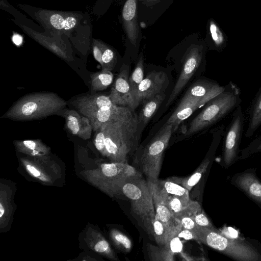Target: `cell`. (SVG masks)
<instances>
[{
	"label": "cell",
	"mask_w": 261,
	"mask_h": 261,
	"mask_svg": "<svg viewBox=\"0 0 261 261\" xmlns=\"http://www.w3.org/2000/svg\"><path fill=\"white\" fill-rule=\"evenodd\" d=\"M176 234L175 231L155 216L152 222V234L159 246H164L168 244Z\"/></svg>",
	"instance_id": "603a6c76"
},
{
	"label": "cell",
	"mask_w": 261,
	"mask_h": 261,
	"mask_svg": "<svg viewBox=\"0 0 261 261\" xmlns=\"http://www.w3.org/2000/svg\"><path fill=\"white\" fill-rule=\"evenodd\" d=\"M139 125L138 116L129 108L102 124L95 133L104 138L105 156L112 162L128 163L138 149Z\"/></svg>",
	"instance_id": "6da1fadb"
},
{
	"label": "cell",
	"mask_w": 261,
	"mask_h": 261,
	"mask_svg": "<svg viewBox=\"0 0 261 261\" xmlns=\"http://www.w3.org/2000/svg\"><path fill=\"white\" fill-rule=\"evenodd\" d=\"M261 152V133L245 148L240 150L239 159L243 160Z\"/></svg>",
	"instance_id": "4dcf8cb0"
},
{
	"label": "cell",
	"mask_w": 261,
	"mask_h": 261,
	"mask_svg": "<svg viewBox=\"0 0 261 261\" xmlns=\"http://www.w3.org/2000/svg\"><path fill=\"white\" fill-rule=\"evenodd\" d=\"M225 88V86H221L215 81L202 80L192 85L182 98H206L211 99L221 93Z\"/></svg>",
	"instance_id": "e0dca14e"
},
{
	"label": "cell",
	"mask_w": 261,
	"mask_h": 261,
	"mask_svg": "<svg viewBox=\"0 0 261 261\" xmlns=\"http://www.w3.org/2000/svg\"><path fill=\"white\" fill-rule=\"evenodd\" d=\"M170 250L174 253L180 252L182 248V244L179 238L177 236L174 237L168 243Z\"/></svg>",
	"instance_id": "e575fe53"
},
{
	"label": "cell",
	"mask_w": 261,
	"mask_h": 261,
	"mask_svg": "<svg viewBox=\"0 0 261 261\" xmlns=\"http://www.w3.org/2000/svg\"><path fill=\"white\" fill-rule=\"evenodd\" d=\"M210 100L206 98H182L166 123L171 124L173 132L175 131L182 121L190 116L197 109L206 105Z\"/></svg>",
	"instance_id": "9a60e30c"
},
{
	"label": "cell",
	"mask_w": 261,
	"mask_h": 261,
	"mask_svg": "<svg viewBox=\"0 0 261 261\" xmlns=\"http://www.w3.org/2000/svg\"><path fill=\"white\" fill-rule=\"evenodd\" d=\"M151 183L160 193L166 197L176 196L190 198L189 191L180 184L178 177H174L162 180L158 179L156 182Z\"/></svg>",
	"instance_id": "ffe728a7"
},
{
	"label": "cell",
	"mask_w": 261,
	"mask_h": 261,
	"mask_svg": "<svg viewBox=\"0 0 261 261\" xmlns=\"http://www.w3.org/2000/svg\"><path fill=\"white\" fill-rule=\"evenodd\" d=\"M173 132V125L165 123L144 148L135 153L133 167L151 182L158 180L162 156Z\"/></svg>",
	"instance_id": "52a82bcc"
},
{
	"label": "cell",
	"mask_w": 261,
	"mask_h": 261,
	"mask_svg": "<svg viewBox=\"0 0 261 261\" xmlns=\"http://www.w3.org/2000/svg\"><path fill=\"white\" fill-rule=\"evenodd\" d=\"M194 201L190 198L173 196L168 198V205L174 217L187 209Z\"/></svg>",
	"instance_id": "83f0119b"
},
{
	"label": "cell",
	"mask_w": 261,
	"mask_h": 261,
	"mask_svg": "<svg viewBox=\"0 0 261 261\" xmlns=\"http://www.w3.org/2000/svg\"><path fill=\"white\" fill-rule=\"evenodd\" d=\"M129 67L123 64L111 88L109 97L112 102L118 106L134 110V99L128 82Z\"/></svg>",
	"instance_id": "7c38bea8"
},
{
	"label": "cell",
	"mask_w": 261,
	"mask_h": 261,
	"mask_svg": "<svg viewBox=\"0 0 261 261\" xmlns=\"http://www.w3.org/2000/svg\"><path fill=\"white\" fill-rule=\"evenodd\" d=\"M201 61L202 54L197 48H194L189 52L174 88L167 100L166 107L170 105L187 85L198 69Z\"/></svg>",
	"instance_id": "5bb4252c"
},
{
	"label": "cell",
	"mask_w": 261,
	"mask_h": 261,
	"mask_svg": "<svg viewBox=\"0 0 261 261\" xmlns=\"http://www.w3.org/2000/svg\"><path fill=\"white\" fill-rule=\"evenodd\" d=\"M143 76V56L141 55L140 56V58L138 60L136 67L134 71L132 73L131 75L129 76L128 79L130 91L133 97V99L139 84L144 79Z\"/></svg>",
	"instance_id": "484cf974"
},
{
	"label": "cell",
	"mask_w": 261,
	"mask_h": 261,
	"mask_svg": "<svg viewBox=\"0 0 261 261\" xmlns=\"http://www.w3.org/2000/svg\"><path fill=\"white\" fill-rule=\"evenodd\" d=\"M152 189L153 200L155 216L177 233L181 228L168 205V198L161 194L150 182Z\"/></svg>",
	"instance_id": "2e32d148"
},
{
	"label": "cell",
	"mask_w": 261,
	"mask_h": 261,
	"mask_svg": "<svg viewBox=\"0 0 261 261\" xmlns=\"http://www.w3.org/2000/svg\"><path fill=\"white\" fill-rule=\"evenodd\" d=\"M193 217L197 226L211 228H214L202 210L193 215Z\"/></svg>",
	"instance_id": "d6a6232c"
},
{
	"label": "cell",
	"mask_w": 261,
	"mask_h": 261,
	"mask_svg": "<svg viewBox=\"0 0 261 261\" xmlns=\"http://www.w3.org/2000/svg\"><path fill=\"white\" fill-rule=\"evenodd\" d=\"M196 241L239 261H261L258 246L247 240L233 239L223 234L216 228L197 226Z\"/></svg>",
	"instance_id": "277c9868"
},
{
	"label": "cell",
	"mask_w": 261,
	"mask_h": 261,
	"mask_svg": "<svg viewBox=\"0 0 261 261\" xmlns=\"http://www.w3.org/2000/svg\"><path fill=\"white\" fill-rule=\"evenodd\" d=\"M139 172L128 163L112 162L101 164L87 174L89 180L110 196L122 195L125 182Z\"/></svg>",
	"instance_id": "ba28073f"
},
{
	"label": "cell",
	"mask_w": 261,
	"mask_h": 261,
	"mask_svg": "<svg viewBox=\"0 0 261 261\" xmlns=\"http://www.w3.org/2000/svg\"><path fill=\"white\" fill-rule=\"evenodd\" d=\"M122 192L130 202L132 212L140 219L146 230L152 234L155 211L150 182L138 173L127 179Z\"/></svg>",
	"instance_id": "8992f818"
},
{
	"label": "cell",
	"mask_w": 261,
	"mask_h": 261,
	"mask_svg": "<svg viewBox=\"0 0 261 261\" xmlns=\"http://www.w3.org/2000/svg\"><path fill=\"white\" fill-rule=\"evenodd\" d=\"M176 236L178 238H184L186 240H196V235L195 230L181 228Z\"/></svg>",
	"instance_id": "d590c367"
},
{
	"label": "cell",
	"mask_w": 261,
	"mask_h": 261,
	"mask_svg": "<svg viewBox=\"0 0 261 261\" xmlns=\"http://www.w3.org/2000/svg\"><path fill=\"white\" fill-rule=\"evenodd\" d=\"M104 45L99 44H95L93 46V54L95 60L100 64H101V57L102 50Z\"/></svg>",
	"instance_id": "8d00e7d4"
},
{
	"label": "cell",
	"mask_w": 261,
	"mask_h": 261,
	"mask_svg": "<svg viewBox=\"0 0 261 261\" xmlns=\"http://www.w3.org/2000/svg\"><path fill=\"white\" fill-rule=\"evenodd\" d=\"M56 115L65 119V126L68 132L83 140L90 138L93 128L89 119L74 109H64Z\"/></svg>",
	"instance_id": "4fadbf2b"
},
{
	"label": "cell",
	"mask_w": 261,
	"mask_h": 261,
	"mask_svg": "<svg viewBox=\"0 0 261 261\" xmlns=\"http://www.w3.org/2000/svg\"><path fill=\"white\" fill-rule=\"evenodd\" d=\"M166 95L163 92L142 101L143 105L138 116L140 125L144 126L147 124L164 101Z\"/></svg>",
	"instance_id": "7402d4cb"
},
{
	"label": "cell",
	"mask_w": 261,
	"mask_h": 261,
	"mask_svg": "<svg viewBox=\"0 0 261 261\" xmlns=\"http://www.w3.org/2000/svg\"><path fill=\"white\" fill-rule=\"evenodd\" d=\"M241 102L240 89L230 81L221 93L206 103L184 134L190 135L208 128L232 113Z\"/></svg>",
	"instance_id": "3957f363"
},
{
	"label": "cell",
	"mask_w": 261,
	"mask_h": 261,
	"mask_svg": "<svg viewBox=\"0 0 261 261\" xmlns=\"http://www.w3.org/2000/svg\"><path fill=\"white\" fill-rule=\"evenodd\" d=\"M90 240V245L95 252L103 254L111 259L117 260V256L111 249L109 243L100 234L96 233V237H93Z\"/></svg>",
	"instance_id": "d4e9b609"
},
{
	"label": "cell",
	"mask_w": 261,
	"mask_h": 261,
	"mask_svg": "<svg viewBox=\"0 0 261 261\" xmlns=\"http://www.w3.org/2000/svg\"><path fill=\"white\" fill-rule=\"evenodd\" d=\"M167 75L163 71L150 72L138 86L134 98V110L144 100L164 92L167 86Z\"/></svg>",
	"instance_id": "30bf717a"
},
{
	"label": "cell",
	"mask_w": 261,
	"mask_h": 261,
	"mask_svg": "<svg viewBox=\"0 0 261 261\" xmlns=\"http://www.w3.org/2000/svg\"><path fill=\"white\" fill-rule=\"evenodd\" d=\"M148 251L149 257L153 260H172L173 253L170 250L168 243L157 247L149 244Z\"/></svg>",
	"instance_id": "4316f807"
},
{
	"label": "cell",
	"mask_w": 261,
	"mask_h": 261,
	"mask_svg": "<svg viewBox=\"0 0 261 261\" xmlns=\"http://www.w3.org/2000/svg\"><path fill=\"white\" fill-rule=\"evenodd\" d=\"M67 101L57 93L43 91L25 94L16 100L1 118L26 121L56 115Z\"/></svg>",
	"instance_id": "7a4b0ae2"
},
{
	"label": "cell",
	"mask_w": 261,
	"mask_h": 261,
	"mask_svg": "<svg viewBox=\"0 0 261 261\" xmlns=\"http://www.w3.org/2000/svg\"><path fill=\"white\" fill-rule=\"evenodd\" d=\"M16 150L30 156L43 158L50 153V148L40 139L15 141Z\"/></svg>",
	"instance_id": "44dd1931"
},
{
	"label": "cell",
	"mask_w": 261,
	"mask_h": 261,
	"mask_svg": "<svg viewBox=\"0 0 261 261\" xmlns=\"http://www.w3.org/2000/svg\"><path fill=\"white\" fill-rule=\"evenodd\" d=\"M122 17L128 37L135 45L138 36L137 22V0H127L122 10Z\"/></svg>",
	"instance_id": "d6986e66"
},
{
	"label": "cell",
	"mask_w": 261,
	"mask_h": 261,
	"mask_svg": "<svg viewBox=\"0 0 261 261\" xmlns=\"http://www.w3.org/2000/svg\"><path fill=\"white\" fill-rule=\"evenodd\" d=\"M245 118L241 104L232 113L231 118L223 136L222 164L227 169L239 159L240 145L244 127Z\"/></svg>",
	"instance_id": "9c48e42d"
},
{
	"label": "cell",
	"mask_w": 261,
	"mask_h": 261,
	"mask_svg": "<svg viewBox=\"0 0 261 261\" xmlns=\"http://www.w3.org/2000/svg\"><path fill=\"white\" fill-rule=\"evenodd\" d=\"M245 116L247 126L245 136L251 138L261 127V86L248 108Z\"/></svg>",
	"instance_id": "ac0fdd59"
},
{
	"label": "cell",
	"mask_w": 261,
	"mask_h": 261,
	"mask_svg": "<svg viewBox=\"0 0 261 261\" xmlns=\"http://www.w3.org/2000/svg\"><path fill=\"white\" fill-rule=\"evenodd\" d=\"M210 31L212 34V37L217 46H221L223 42V37L219 33L216 25L211 23L210 25Z\"/></svg>",
	"instance_id": "836d02e7"
},
{
	"label": "cell",
	"mask_w": 261,
	"mask_h": 261,
	"mask_svg": "<svg viewBox=\"0 0 261 261\" xmlns=\"http://www.w3.org/2000/svg\"><path fill=\"white\" fill-rule=\"evenodd\" d=\"M13 41L17 45L20 44L22 42V37L18 35L15 34L13 36Z\"/></svg>",
	"instance_id": "74e56055"
},
{
	"label": "cell",
	"mask_w": 261,
	"mask_h": 261,
	"mask_svg": "<svg viewBox=\"0 0 261 261\" xmlns=\"http://www.w3.org/2000/svg\"><path fill=\"white\" fill-rule=\"evenodd\" d=\"M49 21L54 28L58 30H69L72 29L77 23L76 18L73 16L64 18L62 15L58 14L51 15Z\"/></svg>",
	"instance_id": "f1b7e54d"
},
{
	"label": "cell",
	"mask_w": 261,
	"mask_h": 261,
	"mask_svg": "<svg viewBox=\"0 0 261 261\" xmlns=\"http://www.w3.org/2000/svg\"><path fill=\"white\" fill-rule=\"evenodd\" d=\"M111 237L116 245L123 251L128 252L132 249L130 240L121 231L113 229L111 231Z\"/></svg>",
	"instance_id": "f546056e"
},
{
	"label": "cell",
	"mask_w": 261,
	"mask_h": 261,
	"mask_svg": "<svg viewBox=\"0 0 261 261\" xmlns=\"http://www.w3.org/2000/svg\"><path fill=\"white\" fill-rule=\"evenodd\" d=\"M113 74L111 71L101 70L90 74V93H97L106 89L113 82Z\"/></svg>",
	"instance_id": "cb8c5ba5"
},
{
	"label": "cell",
	"mask_w": 261,
	"mask_h": 261,
	"mask_svg": "<svg viewBox=\"0 0 261 261\" xmlns=\"http://www.w3.org/2000/svg\"><path fill=\"white\" fill-rule=\"evenodd\" d=\"M67 101L71 108L89 119L94 132L128 108L114 104L109 95L97 92L78 95Z\"/></svg>",
	"instance_id": "5b68a950"
},
{
	"label": "cell",
	"mask_w": 261,
	"mask_h": 261,
	"mask_svg": "<svg viewBox=\"0 0 261 261\" xmlns=\"http://www.w3.org/2000/svg\"><path fill=\"white\" fill-rule=\"evenodd\" d=\"M116 61L117 58L113 50L104 46L101 57L102 70L112 71L115 66Z\"/></svg>",
	"instance_id": "1f68e13d"
},
{
	"label": "cell",
	"mask_w": 261,
	"mask_h": 261,
	"mask_svg": "<svg viewBox=\"0 0 261 261\" xmlns=\"http://www.w3.org/2000/svg\"><path fill=\"white\" fill-rule=\"evenodd\" d=\"M230 182L261 208V181L254 169L234 174L230 178Z\"/></svg>",
	"instance_id": "8fae6325"
}]
</instances>
